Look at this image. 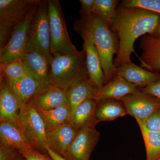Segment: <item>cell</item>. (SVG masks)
Masks as SVG:
<instances>
[{
  "instance_id": "5",
  "label": "cell",
  "mask_w": 160,
  "mask_h": 160,
  "mask_svg": "<svg viewBox=\"0 0 160 160\" xmlns=\"http://www.w3.org/2000/svg\"><path fill=\"white\" fill-rule=\"evenodd\" d=\"M52 55L74 54L79 52L68 34L62 6L58 0L47 1Z\"/></svg>"
},
{
  "instance_id": "20",
  "label": "cell",
  "mask_w": 160,
  "mask_h": 160,
  "mask_svg": "<svg viewBox=\"0 0 160 160\" xmlns=\"http://www.w3.org/2000/svg\"><path fill=\"white\" fill-rule=\"evenodd\" d=\"M98 91V88L89 78L75 83L67 90V100L71 111L70 120L77 107L86 100L93 98Z\"/></svg>"
},
{
  "instance_id": "34",
  "label": "cell",
  "mask_w": 160,
  "mask_h": 160,
  "mask_svg": "<svg viewBox=\"0 0 160 160\" xmlns=\"http://www.w3.org/2000/svg\"><path fill=\"white\" fill-rule=\"evenodd\" d=\"M79 2L82 5V15L92 12L95 0H80Z\"/></svg>"
},
{
  "instance_id": "28",
  "label": "cell",
  "mask_w": 160,
  "mask_h": 160,
  "mask_svg": "<svg viewBox=\"0 0 160 160\" xmlns=\"http://www.w3.org/2000/svg\"><path fill=\"white\" fill-rule=\"evenodd\" d=\"M123 5L124 7L141 8L160 14V0H126L123 1Z\"/></svg>"
},
{
  "instance_id": "26",
  "label": "cell",
  "mask_w": 160,
  "mask_h": 160,
  "mask_svg": "<svg viewBox=\"0 0 160 160\" xmlns=\"http://www.w3.org/2000/svg\"><path fill=\"white\" fill-rule=\"evenodd\" d=\"M118 3L116 0H95L92 12L103 19L109 26H111Z\"/></svg>"
},
{
  "instance_id": "16",
  "label": "cell",
  "mask_w": 160,
  "mask_h": 160,
  "mask_svg": "<svg viewBox=\"0 0 160 160\" xmlns=\"http://www.w3.org/2000/svg\"><path fill=\"white\" fill-rule=\"evenodd\" d=\"M116 74L141 88L160 79V74L142 69L131 62L117 68Z\"/></svg>"
},
{
  "instance_id": "15",
  "label": "cell",
  "mask_w": 160,
  "mask_h": 160,
  "mask_svg": "<svg viewBox=\"0 0 160 160\" xmlns=\"http://www.w3.org/2000/svg\"><path fill=\"white\" fill-rule=\"evenodd\" d=\"M77 131L70 123L47 131L48 146L55 153L62 157L71 145Z\"/></svg>"
},
{
  "instance_id": "22",
  "label": "cell",
  "mask_w": 160,
  "mask_h": 160,
  "mask_svg": "<svg viewBox=\"0 0 160 160\" xmlns=\"http://www.w3.org/2000/svg\"><path fill=\"white\" fill-rule=\"evenodd\" d=\"M98 103L94 99H89L77 107L69 122L77 131L92 123L98 122L96 118Z\"/></svg>"
},
{
  "instance_id": "18",
  "label": "cell",
  "mask_w": 160,
  "mask_h": 160,
  "mask_svg": "<svg viewBox=\"0 0 160 160\" xmlns=\"http://www.w3.org/2000/svg\"><path fill=\"white\" fill-rule=\"evenodd\" d=\"M4 78L6 84L16 96L22 105L31 101L36 95L46 88L35 79L27 75L19 79L10 81Z\"/></svg>"
},
{
  "instance_id": "24",
  "label": "cell",
  "mask_w": 160,
  "mask_h": 160,
  "mask_svg": "<svg viewBox=\"0 0 160 160\" xmlns=\"http://www.w3.org/2000/svg\"><path fill=\"white\" fill-rule=\"evenodd\" d=\"M37 108L45 122L46 131L69 122L71 111L68 103L50 110H44L37 107Z\"/></svg>"
},
{
  "instance_id": "17",
  "label": "cell",
  "mask_w": 160,
  "mask_h": 160,
  "mask_svg": "<svg viewBox=\"0 0 160 160\" xmlns=\"http://www.w3.org/2000/svg\"><path fill=\"white\" fill-rule=\"evenodd\" d=\"M31 101L37 108L44 110L56 109L68 103L66 89L53 85L40 91Z\"/></svg>"
},
{
  "instance_id": "29",
  "label": "cell",
  "mask_w": 160,
  "mask_h": 160,
  "mask_svg": "<svg viewBox=\"0 0 160 160\" xmlns=\"http://www.w3.org/2000/svg\"><path fill=\"white\" fill-rule=\"evenodd\" d=\"M15 25L6 21H0V49H2L9 39Z\"/></svg>"
},
{
  "instance_id": "6",
  "label": "cell",
  "mask_w": 160,
  "mask_h": 160,
  "mask_svg": "<svg viewBox=\"0 0 160 160\" xmlns=\"http://www.w3.org/2000/svg\"><path fill=\"white\" fill-rule=\"evenodd\" d=\"M27 49L41 53L50 64L52 55L47 1L40 0L38 4L29 27Z\"/></svg>"
},
{
  "instance_id": "27",
  "label": "cell",
  "mask_w": 160,
  "mask_h": 160,
  "mask_svg": "<svg viewBox=\"0 0 160 160\" xmlns=\"http://www.w3.org/2000/svg\"><path fill=\"white\" fill-rule=\"evenodd\" d=\"M1 74L6 79L13 81L29 75L22 60H17L5 65H0Z\"/></svg>"
},
{
  "instance_id": "37",
  "label": "cell",
  "mask_w": 160,
  "mask_h": 160,
  "mask_svg": "<svg viewBox=\"0 0 160 160\" xmlns=\"http://www.w3.org/2000/svg\"></svg>"
},
{
  "instance_id": "31",
  "label": "cell",
  "mask_w": 160,
  "mask_h": 160,
  "mask_svg": "<svg viewBox=\"0 0 160 160\" xmlns=\"http://www.w3.org/2000/svg\"><path fill=\"white\" fill-rule=\"evenodd\" d=\"M141 121L147 129L160 132V108L146 120Z\"/></svg>"
},
{
  "instance_id": "4",
  "label": "cell",
  "mask_w": 160,
  "mask_h": 160,
  "mask_svg": "<svg viewBox=\"0 0 160 160\" xmlns=\"http://www.w3.org/2000/svg\"><path fill=\"white\" fill-rule=\"evenodd\" d=\"M16 124L32 147L42 153H48L46 149L48 143L46 125L32 101L22 105Z\"/></svg>"
},
{
  "instance_id": "35",
  "label": "cell",
  "mask_w": 160,
  "mask_h": 160,
  "mask_svg": "<svg viewBox=\"0 0 160 160\" xmlns=\"http://www.w3.org/2000/svg\"><path fill=\"white\" fill-rule=\"evenodd\" d=\"M46 149H47V152H48V154L52 158L53 160H66L62 157L52 151L48 146L46 147Z\"/></svg>"
},
{
  "instance_id": "25",
  "label": "cell",
  "mask_w": 160,
  "mask_h": 160,
  "mask_svg": "<svg viewBox=\"0 0 160 160\" xmlns=\"http://www.w3.org/2000/svg\"><path fill=\"white\" fill-rule=\"evenodd\" d=\"M142 135L146 147V160L160 159V132L150 131L141 120L135 119Z\"/></svg>"
},
{
  "instance_id": "9",
  "label": "cell",
  "mask_w": 160,
  "mask_h": 160,
  "mask_svg": "<svg viewBox=\"0 0 160 160\" xmlns=\"http://www.w3.org/2000/svg\"><path fill=\"white\" fill-rule=\"evenodd\" d=\"M120 101L126 108L128 114L135 119L143 121L160 108V100L140 90L129 95Z\"/></svg>"
},
{
  "instance_id": "30",
  "label": "cell",
  "mask_w": 160,
  "mask_h": 160,
  "mask_svg": "<svg viewBox=\"0 0 160 160\" xmlns=\"http://www.w3.org/2000/svg\"><path fill=\"white\" fill-rule=\"evenodd\" d=\"M23 158L17 150L0 143V160H21Z\"/></svg>"
},
{
  "instance_id": "19",
  "label": "cell",
  "mask_w": 160,
  "mask_h": 160,
  "mask_svg": "<svg viewBox=\"0 0 160 160\" xmlns=\"http://www.w3.org/2000/svg\"><path fill=\"white\" fill-rule=\"evenodd\" d=\"M0 143L16 149L18 152L34 149L28 142L18 125L11 122H0Z\"/></svg>"
},
{
  "instance_id": "14",
  "label": "cell",
  "mask_w": 160,
  "mask_h": 160,
  "mask_svg": "<svg viewBox=\"0 0 160 160\" xmlns=\"http://www.w3.org/2000/svg\"><path fill=\"white\" fill-rule=\"evenodd\" d=\"M22 104L1 75L0 122L16 123Z\"/></svg>"
},
{
  "instance_id": "33",
  "label": "cell",
  "mask_w": 160,
  "mask_h": 160,
  "mask_svg": "<svg viewBox=\"0 0 160 160\" xmlns=\"http://www.w3.org/2000/svg\"><path fill=\"white\" fill-rule=\"evenodd\" d=\"M139 89L144 93L160 100V79L146 87Z\"/></svg>"
},
{
  "instance_id": "10",
  "label": "cell",
  "mask_w": 160,
  "mask_h": 160,
  "mask_svg": "<svg viewBox=\"0 0 160 160\" xmlns=\"http://www.w3.org/2000/svg\"><path fill=\"white\" fill-rule=\"evenodd\" d=\"M83 40V49L86 54V65L90 79L99 90L105 85V78L97 49L90 35L85 30L75 29Z\"/></svg>"
},
{
  "instance_id": "32",
  "label": "cell",
  "mask_w": 160,
  "mask_h": 160,
  "mask_svg": "<svg viewBox=\"0 0 160 160\" xmlns=\"http://www.w3.org/2000/svg\"><path fill=\"white\" fill-rule=\"evenodd\" d=\"M25 160H53L48 153H42L37 149H27L19 152Z\"/></svg>"
},
{
  "instance_id": "11",
  "label": "cell",
  "mask_w": 160,
  "mask_h": 160,
  "mask_svg": "<svg viewBox=\"0 0 160 160\" xmlns=\"http://www.w3.org/2000/svg\"><path fill=\"white\" fill-rule=\"evenodd\" d=\"M139 91V88L116 74L109 82L98 90L93 99L98 102L101 100L107 99L120 100Z\"/></svg>"
},
{
  "instance_id": "12",
  "label": "cell",
  "mask_w": 160,
  "mask_h": 160,
  "mask_svg": "<svg viewBox=\"0 0 160 160\" xmlns=\"http://www.w3.org/2000/svg\"><path fill=\"white\" fill-rule=\"evenodd\" d=\"M22 61L29 75L43 86L52 85L50 65L45 57L37 52L28 51Z\"/></svg>"
},
{
  "instance_id": "21",
  "label": "cell",
  "mask_w": 160,
  "mask_h": 160,
  "mask_svg": "<svg viewBox=\"0 0 160 160\" xmlns=\"http://www.w3.org/2000/svg\"><path fill=\"white\" fill-rule=\"evenodd\" d=\"M141 47L143 50L139 58L141 67L149 71H160V42L157 36H146L142 39Z\"/></svg>"
},
{
  "instance_id": "13",
  "label": "cell",
  "mask_w": 160,
  "mask_h": 160,
  "mask_svg": "<svg viewBox=\"0 0 160 160\" xmlns=\"http://www.w3.org/2000/svg\"><path fill=\"white\" fill-rule=\"evenodd\" d=\"M39 0H0V21L15 25L24 19Z\"/></svg>"
},
{
  "instance_id": "38",
  "label": "cell",
  "mask_w": 160,
  "mask_h": 160,
  "mask_svg": "<svg viewBox=\"0 0 160 160\" xmlns=\"http://www.w3.org/2000/svg\"><path fill=\"white\" fill-rule=\"evenodd\" d=\"M159 160H160V159Z\"/></svg>"
},
{
  "instance_id": "3",
  "label": "cell",
  "mask_w": 160,
  "mask_h": 160,
  "mask_svg": "<svg viewBox=\"0 0 160 160\" xmlns=\"http://www.w3.org/2000/svg\"><path fill=\"white\" fill-rule=\"evenodd\" d=\"M49 65L52 85L66 91L75 83L89 78L84 49L74 54L52 55Z\"/></svg>"
},
{
  "instance_id": "8",
  "label": "cell",
  "mask_w": 160,
  "mask_h": 160,
  "mask_svg": "<svg viewBox=\"0 0 160 160\" xmlns=\"http://www.w3.org/2000/svg\"><path fill=\"white\" fill-rule=\"evenodd\" d=\"M98 123H92L78 131L62 157L66 160H89L100 138L95 127Z\"/></svg>"
},
{
  "instance_id": "7",
  "label": "cell",
  "mask_w": 160,
  "mask_h": 160,
  "mask_svg": "<svg viewBox=\"0 0 160 160\" xmlns=\"http://www.w3.org/2000/svg\"><path fill=\"white\" fill-rule=\"evenodd\" d=\"M39 1L24 19L15 25L8 42L0 49V65H5L17 60H22L25 57L27 53L29 27Z\"/></svg>"
},
{
  "instance_id": "36",
  "label": "cell",
  "mask_w": 160,
  "mask_h": 160,
  "mask_svg": "<svg viewBox=\"0 0 160 160\" xmlns=\"http://www.w3.org/2000/svg\"><path fill=\"white\" fill-rule=\"evenodd\" d=\"M25 160V159H24V158H23V159H22V160Z\"/></svg>"
},
{
  "instance_id": "23",
  "label": "cell",
  "mask_w": 160,
  "mask_h": 160,
  "mask_svg": "<svg viewBox=\"0 0 160 160\" xmlns=\"http://www.w3.org/2000/svg\"><path fill=\"white\" fill-rule=\"evenodd\" d=\"M128 114L126 108L120 100L107 99L98 103L96 118L98 122L113 121Z\"/></svg>"
},
{
  "instance_id": "2",
  "label": "cell",
  "mask_w": 160,
  "mask_h": 160,
  "mask_svg": "<svg viewBox=\"0 0 160 160\" xmlns=\"http://www.w3.org/2000/svg\"><path fill=\"white\" fill-rule=\"evenodd\" d=\"M75 29H82L88 32L99 55L105 78V85L116 75V67L113 62L117 54L118 45L114 34L104 20L95 13L82 15V18L74 24Z\"/></svg>"
},
{
  "instance_id": "1",
  "label": "cell",
  "mask_w": 160,
  "mask_h": 160,
  "mask_svg": "<svg viewBox=\"0 0 160 160\" xmlns=\"http://www.w3.org/2000/svg\"><path fill=\"white\" fill-rule=\"evenodd\" d=\"M119 38L118 50L114 61L116 68L131 62L138 38L146 33L159 35L160 14L138 8L123 6L117 9L111 26Z\"/></svg>"
}]
</instances>
